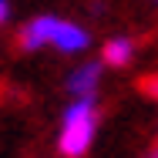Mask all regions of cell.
<instances>
[{
    "mask_svg": "<svg viewBox=\"0 0 158 158\" xmlns=\"http://www.w3.org/2000/svg\"><path fill=\"white\" fill-rule=\"evenodd\" d=\"M94 135H98V108L94 98L84 94L64 111L61 131H57V152L64 158H84L88 148L94 145Z\"/></svg>",
    "mask_w": 158,
    "mask_h": 158,
    "instance_id": "obj_1",
    "label": "cell"
},
{
    "mask_svg": "<svg viewBox=\"0 0 158 158\" xmlns=\"http://www.w3.org/2000/svg\"><path fill=\"white\" fill-rule=\"evenodd\" d=\"M57 47L64 54H77L88 47V31H81L77 24L61 20V17H37L31 20L20 34V47L24 51H40V47Z\"/></svg>",
    "mask_w": 158,
    "mask_h": 158,
    "instance_id": "obj_2",
    "label": "cell"
},
{
    "mask_svg": "<svg viewBox=\"0 0 158 158\" xmlns=\"http://www.w3.org/2000/svg\"><path fill=\"white\" fill-rule=\"evenodd\" d=\"M98 81H101V64L88 61V64H81V67H74V71H71L67 88H71L77 98H84V94H91V91L98 88Z\"/></svg>",
    "mask_w": 158,
    "mask_h": 158,
    "instance_id": "obj_3",
    "label": "cell"
},
{
    "mask_svg": "<svg viewBox=\"0 0 158 158\" xmlns=\"http://www.w3.org/2000/svg\"><path fill=\"white\" fill-rule=\"evenodd\" d=\"M131 54H135V44H131L128 37H111V40L104 44V61L114 64V67L128 64V61H131Z\"/></svg>",
    "mask_w": 158,
    "mask_h": 158,
    "instance_id": "obj_4",
    "label": "cell"
},
{
    "mask_svg": "<svg viewBox=\"0 0 158 158\" xmlns=\"http://www.w3.org/2000/svg\"><path fill=\"white\" fill-rule=\"evenodd\" d=\"M145 88H148L152 94H158V77H148V81H145Z\"/></svg>",
    "mask_w": 158,
    "mask_h": 158,
    "instance_id": "obj_5",
    "label": "cell"
},
{
    "mask_svg": "<svg viewBox=\"0 0 158 158\" xmlns=\"http://www.w3.org/2000/svg\"><path fill=\"white\" fill-rule=\"evenodd\" d=\"M7 20V0H0V24Z\"/></svg>",
    "mask_w": 158,
    "mask_h": 158,
    "instance_id": "obj_6",
    "label": "cell"
},
{
    "mask_svg": "<svg viewBox=\"0 0 158 158\" xmlns=\"http://www.w3.org/2000/svg\"><path fill=\"white\" fill-rule=\"evenodd\" d=\"M152 158H158V152H155V155H152Z\"/></svg>",
    "mask_w": 158,
    "mask_h": 158,
    "instance_id": "obj_7",
    "label": "cell"
}]
</instances>
